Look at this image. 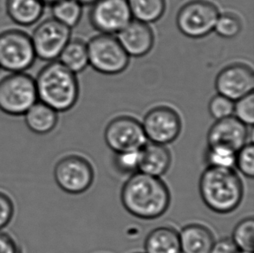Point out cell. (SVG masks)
Instances as JSON below:
<instances>
[{"mask_svg":"<svg viewBox=\"0 0 254 253\" xmlns=\"http://www.w3.org/2000/svg\"><path fill=\"white\" fill-rule=\"evenodd\" d=\"M75 1L83 6V5H92L96 0H75Z\"/></svg>","mask_w":254,"mask_h":253,"instance_id":"obj_34","label":"cell"},{"mask_svg":"<svg viewBox=\"0 0 254 253\" xmlns=\"http://www.w3.org/2000/svg\"><path fill=\"white\" fill-rule=\"evenodd\" d=\"M35 82L38 101L58 113L72 109L78 100L79 84L76 74L58 60L45 65Z\"/></svg>","mask_w":254,"mask_h":253,"instance_id":"obj_3","label":"cell"},{"mask_svg":"<svg viewBox=\"0 0 254 253\" xmlns=\"http://www.w3.org/2000/svg\"><path fill=\"white\" fill-rule=\"evenodd\" d=\"M89 20L101 34H118L133 20L127 0H96Z\"/></svg>","mask_w":254,"mask_h":253,"instance_id":"obj_11","label":"cell"},{"mask_svg":"<svg viewBox=\"0 0 254 253\" xmlns=\"http://www.w3.org/2000/svg\"><path fill=\"white\" fill-rule=\"evenodd\" d=\"M242 30L241 18L235 14L227 12L220 14L213 31L220 37L227 39L237 37Z\"/></svg>","mask_w":254,"mask_h":253,"instance_id":"obj_25","label":"cell"},{"mask_svg":"<svg viewBox=\"0 0 254 253\" xmlns=\"http://www.w3.org/2000/svg\"><path fill=\"white\" fill-rule=\"evenodd\" d=\"M13 215V205L6 195L0 192V230L8 225Z\"/></svg>","mask_w":254,"mask_h":253,"instance_id":"obj_31","label":"cell"},{"mask_svg":"<svg viewBox=\"0 0 254 253\" xmlns=\"http://www.w3.org/2000/svg\"><path fill=\"white\" fill-rule=\"evenodd\" d=\"M24 122L29 129L39 134L50 133L58 124V112L40 101L24 113Z\"/></svg>","mask_w":254,"mask_h":253,"instance_id":"obj_19","label":"cell"},{"mask_svg":"<svg viewBox=\"0 0 254 253\" xmlns=\"http://www.w3.org/2000/svg\"><path fill=\"white\" fill-rule=\"evenodd\" d=\"M220 12L207 0H192L180 9L176 17L179 31L190 38H201L213 32Z\"/></svg>","mask_w":254,"mask_h":253,"instance_id":"obj_7","label":"cell"},{"mask_svg":"<svg viewBox=\"0 0 254 253\" xmlns=\"http://www.w3.org/2000/svg\"><path fill=\"white\" fill-rule=\"evenodd\" d=\"M38 101L35 79L24 72L10 73L0 80V110L17 117Z\"/></svg>","mask_w":254,"mask_h":253,"instance_id":"obj_4","label":"cell"},{"mask_svg":"<svg viewBox=\"0 0 254 253\" xmlns=\"http://www.w3.org/2000/svg\"><path fill=\"white\" fill-rule=\"evenodd\" d=\"M87 47L89 65L101 74L117 75L128 66L130 57L113 35H97L89 40Z\"/></svg>","mask_w":254,"mask_h":253,"instance_id":"obj_5","label":"cell"},{"mask_svg":"<svg viewBox=\"0 0 254 253\" xmlns=\"http://www.w3.org/2000/svg\"><path fill=\"white\" fill-rule=\"evenodd\" d=\"M171 163V154L163 145L147 142L139 151L138 171L146 175L160 178L169 171Z\"/></svg>","mask_w":254,"mask_h":253,"instance_id":"obj_16","label":"cell"},{"mask_svg":"<svg viewBox=\"0 0 254 253\" xmlns=\"http://www.w3.org/2000/svg\"><path fill=\"white\" fill-rule=\"evenodd\" d=\"M141 126L150 142L166 146L178 138L182 131V120L171 108L155 107L146 114Z\"/></svg>","mask_w":254,"mask_h":253,"instance_id":"obj_12","label":"cell"},{"mask_svg":"<svg viewBox=\"0 0 254 253\" xmlns=\"http://www.w3.org/2000/svg\"><path fill=\"white\" fill-rule=\"evenodd\" d=\"M0 253H17L16 244L5 233H0Z\"/></svg>","mask_w":254,"mask_h":253,"instance_id":"obj_33","label":"cell"},{"mask_svg":"<svg viewBox=\"0 0 254 253\" xmlns=\"http://www.w3.org/2000/svg\"><path fill=\"white\" fill-rule=\"evenodd\" d=\"M215 88L218 94L235 102L254 93V70L243 63L228 65L217 75Z\"/></svg>","mask_w":254,"mask_h":253,"instance_id":"obj_13","label":"cell"},{"mask_svg":"<svg viewBox=\"0 0 254 253\" xmlns=\"http://www.w3.org/2000/svg\"><path fill=\"white\" fill-rule=\"evenodd\" d=\"M179 238L182 253H210L214 243L212 232L199 224L185 226Z\"/></svg>","mask_w":254,"mask_h":253,"instance_id":"obj_17","label":"cell"},{"mask_svg":"<svg viewBox=\"0 0 254 253\" xmlns=\"http://www.w3.org/2000/svg\"><path fill=\"white\" fill-rule=\"evenodd\" d=\"M238 248L234 245V241L230 239H221L214 241L210 253H236Z\"/></svg>","mask_w":254,"mask_h":253,"instance_id":"obj_32","label":"cell"},{"mask_svg":"<svg viewBox=\"0 0 254 253\" xmlns=\"http://www.w3.org/2000/svg\"><path fill=\"white\" fill-rule=\"evenodd\" d=\"M232 240L238 250L253 253L254 247V220L253 218H248L238 223L233 232Z\"/></svg>","mask_w":254,"mask_h":253,"instance_id":"obj_24","label":"cell"},{"mask_svg":"<svg viewBox=\"0 0 254 253\" xmlns=\"http://www.w3.org/2000/svg\"><path fill=\"white\" fill-rule=\"evenodd\" d=\"M234 117L247 126H252L254 123V93L234 102Z\"/></svg>","mask_w":254,"mask_h":253,"instance_id":"obj_28","label":"cell"},{"mask_svg":"<svg viewBox=\"0 0 254 253\" xmlns=\"http://www.w3.org/2000/svg\"><path fill=\"white\" fill-rule=\"evenodd\" d=\"M117 39L127 55L133 58L147 55L155 43V36L150 26L137 20L131 21L118 33Z\"/></svg>","mask_w":254,"mask_h":253,"instance_id":"obj_15","label":"cell"},{"mask_svg":"<svg viewBox=\"0 0 254 253\" xmlns=\"http://www.w3.org/2000/svg\"><path fill=\"white\" fill-rule=\"evenodd\" d=\"M114 161L117 170L123 174H131L138 171L139 151L116 154Z\"/></svg>","mask_w":254,"mask_h":253,"instance_id":"obj_30","label":"cell"},{"mask_svg":"<svg viewBox=\"0 0 254 253\" xmlns=\"http://www.w3.org/2000/svg\"><path fill=\"white\" fill-rule=\"evenodd\" d=\"M248 126L234 116L216 121L207 133L208 147H220L237 154L248 143Z\"/></svg>","mask_w":254,"mask_h":253,"instance_id":"obj_14","label":"cell"},{"mask_svg":"<svg viewBox=\"0 0 254 253\" xmlns=\"http://www.w3.org/2000/svg\"><path fill=\"white\" fill-rule=\"evenodd\" d=\"M206 160L210 167L233 168L235 166L236 153L220 147H208Z\"/></svg>","mask_w":254,"mask_h":253,"instance_id":"obj_26","label":"cell"},{"mask_svg":"<svg viewBox=\"0 0 254 253\" xmlns=\"http://www.w3.org/2000/svg\"><path fill=\"white\" fill-rule=\"evenodd\" d=\"M36 59L30 35L17 29L0 32V68L10 73L24 72Z\"/></svg>","mask_w":254,"mask_h":253,"instance_id":"obj_6","label":"cell"},{"mask_svg":"<svg viewBox=\"0 0 254 253\" xmlns=\"http://www.w3.org/2000/svg\"><path fill=\"white\" fill-rule=\"evenodd\" d=\"M52 13L55 20L71 29L81 20L83 6L75 0H59L52 4Z\"/></svg>","mask_w":254,"mask_h":253,"instance_id":"obj_23","label":"cell"},{"mask_svg":"<svg viewBox=\"0 0 254 253\" xmlns=\"http://www.w3.org/2000/svg\"><path fill=\"white\" fill-rule=\"evenodd\" d=\"M121 200L131 215L151 220L160 218L168 211L171 195L169 188L159 177L138 171L124 183Z\"/></svg>","mask_w":254,"mask_h":253,"instance_id":"obj_1","label":"cell"},{"mask_svg":"<svg viewBox=\"0 0 254 253\" xmlns=\"http://www.w3.org/2000/svg\"><path fill=\"white\" fill-rule=\"evenodd\" d=\"M41 0H6V12L15 24L31 26L37 24L45 12Z\"/></svg>","mask_w":254,"mask_h":253,"instance_id":"obj_18","label":"cell"},{"mask_svg":"<svg viewBox=\"0 0 254 253\" xmlns=\"http://www.w3.org/2000/svg\"><path fill=\"white\" fill-rule=\"evenodd\" d=\"M41 1L45 5H47V4L52 5V4L57 3V2H59V0H41Z\"/></svg>","mask_w":254,"mask_h":253,"instance_id":"obj_35","label":"cell"},{"mask_svg":"<svg viewBox=\"0 0 254 253\" xmlns=\"http://www.w3.org/2000/svg\"><path fill=\"white\" fill-rule=\"evenodd\" d=\"M236 253H253L251 252H245V251H238Z\"/></svg>","mask_w":254,"mask_h":253,"instance_id":"obj_36","label":"cell"},{"mask_svg":"<svg viewBox=\"0 0 254 253\" xmlns=\"http://www.w3.org/2000/svg\"><path fill=\"white\" fill-rule=\"evenodd\" d=\"M31 38L37 59L53 62L71 39V29L51 17L36 26Z\"/></svg>","mask_w":254,"mask_h":253,"instance_id":"obj_8","label":"cell"},{"mask_svg":"<svg viewBox=\"0 0 254 253\" xmlns=\"http://www.w3.org/2000/svg\"><path fill=\"white\" fill-rule=\"evenodd\" d=\"M94 170L89 161L78 155L63 158L54 169V178L63 191L80 194L87 191L94 181Z\"/></svg>","mask_w":254,"mask_h":253,"instance_id":"obj_10","label":"cell"},{"mask_svg":"<svg viewBox=\"0 0 254 253\" xmlns=\"http://www.w3.org/2000/svg\"><path fill=\"white\" fill-rule=\"evenodd\" d=\"M235 166L242 175L253 179L254 176V144L246 143L236 154Z\"/></svg>","mask_w":254,"mask_h":253,"instance_id":"obj_27","label":"cell"},{"mask_svg":"<svg viewBox=\"0 0 254 253\" xmlns=\"http://www.w3.org/2000/svg\"><path fill=\"white\" fill-rule=\"evenodd\" d=\"M58 61L74 74L83 72L89 65L87 44L80 39H70Z\"/></svg>","mask_w":254,"mask_h":253,"instance_id":"obj_21","label":"cell"},{"mask_svg":"<svg viewBox=\"0 0 254 253\" xmlns=\"http://www.w3.org/2000/svg\"><path fill=\"white\" fill-rule=\"evenodd\" d=\"M234 101L220 94L213 96L208 107L210 115L216 121L234 116Z\"/></svg>","mask_w":254,"mask_h":253,"instance_id":"obj_29","label":"cell"},{"mask_svg":"<svg viewBox=\"0 0 254 253\" xmlns=\"http://www.w3.org/2000/svg\"><path fill=\"white\" fill-rule=\"evenodd\" d=\"M107 146L116 154L140 151L148 139L141 124L130 117H119L108 124L104 132Z\"/></svg>","mask_w":254,"mask_h":253,"instance_id":"obj_9","label":"cell"},{"mask_svg":"<svg viewBox=\"0 0 254 253\" xmlns=\"http://www.w3.org/2000/svg\"><path fill=\"white\" fill-rule=\"evenodd\" d=\"M132 17L145 24L158 21L166 10L165 0H127Z\"/></svg>","mask_w":254,"mask_h":253,"instance_id":"obj_22","label":"cell"},{"mask_svg":"<svg viewBox=\"0 0 254 253\" xmlns=\"http://www.w3.org/2000/svg\"><path fill=\"white\" fill-rule=\"evenodd\" d=\"M145 253H182L179 233L169 226H160L148 233Z\"/></svg>","mask_w":254,"mask_h":253,"instance_id":"obj_20","label":"cell"},{"mask_svg":"<svg viewBox=\"0 0 254 253\" xmlns=\"http://www.w3.org/2000/svg\"><path fill=\"white\" fill-rule=\"evenodd\" d=\"M200 197L213 212L227 214L241 205L244 189L233 168L210 167L204 170L199 182Z\"/></svg>","mask_w":254,"mask_h":253,"instance_id":"obj_2","label":"cell"}]
</instances>
